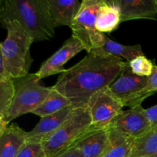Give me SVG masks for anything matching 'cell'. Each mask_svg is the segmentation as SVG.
<instances>
[{"instance_id": "1", "label": "cell", "mask_w": 157, "mask_h": 157, "mask_svg": "<svg viewBox=\"0 0 157 157\" xmlns=\"http://www.w3.org/2000/svg\"><path fill=\"white\" fill-rule=\"evenodd\" d=\"M124 64L121 58L101 49L92 50L61 74L52 87L70 100L75 108L87 107L92 95L110 86L119 77Z\"/></svg>"}, {"instance_id": "2", "label": "cell", "mask_w": 157, "mask_h": 157, "mask_svg": "<svg viewBox=\"0 0 157 157\" xmlns=\"http://www.w3.org/2000/svg\"><path fill=\"white\" fill-rule=\"evenodd\" d=\"M15 20L33 38L34 42L52 40L55 25L49 13L48 0H4L0 21Z\"/></svg>"}, {"instance_id": "3", "label": "cell", "mask_w": 157, "mask_h": 157, "mask_svg": "<svg viewBox=\"0 0 157 157\" xmlns=\"http://www.w3.org/2000/svg\"><path fill=\"white\" fill-rule=\"evenodd\" d=\"M7 36L0 44V78H23L29 75L33 59L31 46L33 38L15 20H3Z\"/></svg>"}, {"instance_id": "4", "label": "cell", "mask_w": 157, "mask_h": 157, "mask_svg": "<svg viewBox=\"0 0 157 157\" xmlns=\"http://www.w3.org/2000/svg\"><path fill=\"white\" fill-rule=\"evenodd\" d=\"M14 80L15 96L12 106L4 122L0 124V131L13 120L29 113H33L43 104L52 90L40 84L36 73L29 74Z\"/></svg>"}, {"instance_id": "5", "label": "cell", "mask_w": 157, "mask_h": 157, "mask_svg": "<svg viewBox=\"0 0 157 157\" xmlns=\"http://www.w3.org/2000/svg\"><path fill=\"white\" fill-rule=\"evenodd\" d=\"M91 126L87 107L75 108L70 117L51 136L41 142L46 157L69 148Z\"/></svg>"}, {"instance_id": "6", "label": "cell", "mask_w": 157, "mask_h": 157, "mask_svg": "<svg viewBox=\"0 0 157 157\" xmlns=\"http://www.w3.org/2000/svg\"><path fill=\"white\" fill-rule=\"evenodd\" d=\"M105 0H83L71 29L72 36L81 41L87 53L99 49L105 34L96 29V18Z\"/></svg>"}, {"instance_id": "7", "label": "cell", "mask_w": 157, "mask_h": 157, "mask_svg": "<svg viewBox=\"0 0 157 157\" xmlns=\"http://www.w3.org/2000/svg\"><path fill=\"white\" fill-rule=\"evenodd\" d=\"M147 83V78L135 75L129 62L125 61L121 75L109 86V88L121 101L123 107L132 108L141 105L149 97L144 93Z\"/></svg>"}, {"instance_id": "8", "label": "cell", "mask_w": 157, "mask_h": 157, "mask_svg": "<svg viewBox=\"0 0 157 157\" xmlns=\"http://www.w3.org/2000/svg\"><path fill=\"white\" fill-rule=\"evenodd\" d=\"M121 101L112 93L109 86L92 95L87 108L91 118V127L95 128H109L110 123L123 111Z\"/></svg>"}, {"instance_id": "9", "label": "cell", "mask_w": 157, "mask_h": 157, "mask_svg": "<svg viewBox=\"0 0 157 157\" xmlns=\"http://www.w3.org/2000/svg\"><path fill=\"white\" fill-rule=\"evenodd\" d=\"M141 105L121 111L110 123L109 128L135 140L153 130Z\"/></svg>"}, {"instance_id": "10", "label": "cell", "mask_w": 157, "mask_h": 157, "mask_svg": "<svg viewBox=\"0 0 157 157\" xmlns=\"http://www.w3.org/2000/svg\"><path fill=\"white\" fill-rule=\"evenodd\" d=\"M84 50L85 48L81 41L71 36L64 41L63 45L55 53L41 64L36 75L40 79H42L57 74L61 75L64 73L66 71V68L64 67V64Z\"/></svg>"}, {"instance_id": "11", "label": "cell", "mask_w": 157, "mask_h": 157, "mask_svg": "<svg viewBox=\"0 0 157 157\" xmlns=\"http://www.w3.org/2000/svg\"><path fill=\"white\" fill-rule=\"evenodd\" d=\"M110 128H90L83 133L71 147L78 148L84 157H101L109 141Z\"/></svg>"}, {"instance_id": "12", "label": "cell", "mask_w": 157, "mask_h": 157, "mask_svg": "<svg viewBox=\"0 0 157 157\" xmlns=\"http://www.w3.org/2000/svg\"><path fill=\"white\" fill-rule=\"evenodd\" d=\"M121 10V21L135 19L157 21L156 0H113Z\"/></svg>"}, {"instance_id": "13", "label": "cell", "mask_w": 157, "mask_h": 157, "mask_svg": "<svg viewBox=\"0 0 157 157\" xmlns=\"http://www.w3.org/2000/svg\"><path fill=\"white\" fill-rule=\"evenodd\" d=\"M74 110L75 107L71 105L54 114L41 118L37 125L31 131L27 132V141L42 142L70 117Z\"/></svg>"}, {"instance_id": "14", "label": "cell", "mask_w": 157, "mask_h": 157, "mask_svg": "<svg viewBox=\"0 0 157 157\" xmlns=\"http://www.w3.org/2000/svg\"><path fill=\"white\" fill-rule=\"evenodd\" d=\"M27 141V132L17 124L8 125L0 131V157H16Z\"/></svg>"}, {"instance_id": "15", "label": "cell", "mask_w": 157, "mask_h": 157, "mask_svg": "<svg viewBox=\"0 0 157 157\" xmlns=\"http://www.w3.org/2000/svg\"><path fill=\"white\" fill-rule=\"evenodd\" d=\"M51 18L55 27L71 28L81 8L78 0H48Z\"/></svg>"}, {"instance_id": "16", "label": "cell", "mask_w": 157, "mask_h": 157, "mask_svg": "<svg viewBox=\"0 0 157 157\" xmlns=\"http://www.w3.org/2000/svg\"><path fill=\"white\" fill-rule=\"evenodd\" d=\"M121 21V10L113 0H105L96 18V29L101 33H110L117 30Z\"/></svg>"}, {"instance_id": "17", "label": "cell", "mask_w": 157, "mask_h": 157, "mask_svg": "<svg viewBox=\"0 0 157 157\" xmlns=\"http://www.w3.org/2000/svg\"><path fill=\"white\" fill-rule=\"evenodd\" d=\"M99 49L110 55L119 57L122 59L124 58L127 62H130L139 56L145 55L140 44L124 45L113 41L106 35H104V39Z\"/></svg>"}, {"instance_id": "18", "label": "cell", "mask_w": 157, "mask_h": 157, "mask_svg": "<svg viewBox=\"0 0 157 157\" xmlns=\"http://www.w3.org/2000/svg\"><path fill=\"white\" fill-rule=\"evenodd\" d=\"M133 140L117 130L110 129L108 145L101 157H127L133 147Z\"/></svg>"}, {"instance_id": "19", "label": "cell", "mask_w": 157, "mask_h": 157, "mask_svg": "<svg viewBox=\"0 0 157 157\" xmlns=\"http://www.w3.org/2000/svg\"><path fill=\"white\" fill-rule=\"evenodd\" d=\"M157 154V128L133 140V147L127 157H149Z\"/></svg>"}, {"instance_id": "20", "label": "cell", "mask_w": 157, "mask_h": 157, "mask_svg": "<svg viewBox=\"0 0 157 157\" xmlns=\"http://www.w3.org/2000/svg\"><path fill=\"white\" fill-rule=\"evenodd\" d=\"M71 105V102L70 100L52 87V90L45 101L32 113L42 118L54 114Z\"/></svg>"}, {"instance_id": "21", "label": "cell", "mask_w": 157, "mask_h": 157, "mask_svg": "<svg viewBox=\"0 0 157 157\" xmlns=\"http://www.w3.org/2000/svg\"><path fill=\"white\" fill-rule=\"evenodd\" d=\"M15 96V84L12 78H0V124L4 122Z\"/></svg>"}, {"instance_id": "22", "label": "cell", "mask_w": 157, "mask_h": 157, "mask_svg": "<svg viewBox=\"0 0 157 157\" xmlns=\"http://www.w3.org/2000/svg\"><path fill=\"white\" fill-rule=\"evenodd\" d=\"M132 71L140 77L148 78L154 67V62L148 59L145 55L139 56L129 62Z\"/></svg>"}, {"instance_id": "23", "label": "cell", "mask_w": 157, "mask_h": 157, "mask_svg": "<svg viewBox=\"0 0 157 157\" xmlns=\"http://www.w3.org/2000/svg\"><path fill=\"white\" fill-rule=\"evenodd\" d=\"M16 157H46L41 143L26 141Z\"/></svg>"}, {"instance_id": "24", "label": "cell", "mask_w": 157, "mask_h": 157, "mask_svg": "<svg viewBox=\"0 0 157 157\" xmlns=\"http://www.w3.org/2000/svg\"><path fill=\"white\" fill-rule=\"evenodd\" d=\"M157 92V65L154 63L153 71L150 76L147 78V83L144 88V93L149 97Z\"/></svg>"}, {"instance_id": "25", "label": "cell", "mask_w": 157, "mask_h": 157, "mask_svg": "<svg viewBox=\"0 0 157 157\" xmlns=\"http://www.w3.org/2000/svg\"><path fill=\"white\" fill-rule=\"evenodd\" d=\"M48 157H84L80 150L74 147H70L56 154Z\"/></svg>"}, {"instance_id": "26", "label": "cell", "mask_w": 157, "mask_h": 157, "mask_svg": "<svg viewBox=\"0 0 157 157\" xmlns=\"http://www.w3.org/2000/svg\"><path fill=\"white\" fill-rule=\"evenodd\" d=\"M145 114L151 124L152 127L157 128V104L153 107L145 109Z\"/></svg>"}, {"instance_id": "27", "label": "cell", "mask_w": 157, "mask_h": 157, "mask_svg": "<svg viewBox=\"0 0 157 157\" xmlns=\"http://www.w3.org/2000/svg\"><path fill=\"white\" fill-rule=\"evenodd\" d=\"M149 157H157V156H155V155H154V156H149Z\"/></svg>"}, {"instance_id": "28", "label": "cell", "mask_w": 157, "mask_h": 157, "mask_svg": "<svg viewBox=\"0 0 157 157\" xmlns=\"http://www.w3.org/2000/svg\"><path fill=\"white\" fill-rule=\"evenodd\" d=\"M155 156H157V154H156V155H155Z\"/></svg>"}, {"instance_id": "29", "label": "cell", "mask_w": 157, "mask_h": 157, "mask_svg": "<svg viewBox=\"0 0 157 157\" xmlns=\"http://www.w3.org/2000/svg\"><path fill=\"white\" fill-rule=\"evenodd\" d=\"M156 2H157V0H156Z\"/></svg>"}]
</instances>
